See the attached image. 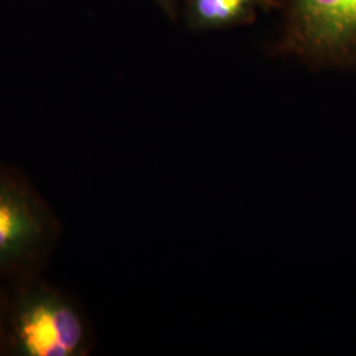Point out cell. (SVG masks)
Returning <instances> with one entry per match:
<instances>
[{
  "label": "cell",
  "instance_id": "1",
  "mask_svg": "<svg viewBox=\"0 0 356 356\" xmlns=\"http://www.w3.org/2000/svg\"><path fill=\"white\" fill-rule=\"evenodd\" d=\"M88 322L64 293L45 282L19 286L7 301L4 351L15 356H85Z\"/></svg>",
  "mask_w": 356,
  "mask_h": 356
},
{
  "label": "cell",
  "instance_id": "2",
  "mask_svg": "<svg viewBox=\"0 0 356 356\" xmlns=\"http://www.w3.org/2000/svg\"><path fill=\"white\" fill-rule=\"evenodd\" d=\"M272 54L313 70L356 73V0H286Z\"/></svg>",
  "mask_w": 356,
  "mask_h": 356
},
{
  "label": "cell",
  "instance_id": "5",
  "mask_svg": "<svg viewBox=\"0 0 356 356\" xmlns=\"http://www.w3.org/2000/svg\"><path fill=\"white\" fill-rule=\"evenodd\" d=\"M6 316H7V301L3 298V294L0 292V353L4 351Z\"/></svg>",
  "mask_w": 356,
  "mask_h": 356
},
{
  "label": "cell",
  "instance_id": "4",
  "mask_svg": "<svg viewBox=\"0 0 356 356\" xmlns=\"http://www.w3.org/2000/svg\"><path fill=\"white\" fill-rule=\"evenodd\" d=\"M273 6V0H185L184 13L189 29L207 32L251 24L259 10Z\"/></svg>",
  "mask_w": 356,
  "mask_h": 356
},
{
  "label": "cell",
  "instance_id": "3",
  "mask_svg": "<svg viewBox=\"0 0 356 356\" xmlns=\"http://www.w3.org/2000/svg\"><path fill=\"white\" fill-rule=\"evenodd\" d=\"M56 235L51 210L20 175L0 169V277L32 267Z\"/></svg>",
  "mask_w": 356,
  "mask_h": 356
},
{
  "label": "cell",
  "instance_id": "6",
  "mask_svg": "<svg viewBox=\"0 0 356 356\" xmlns=\"http://www.w3.org/2000/svg\"><path fill=\"white\" fill-rule=\"evenodd\" d=\"M160 8L170 20H176L178 13V0H156Z\"/></svg>",
  "mask_w": 356,
  "mask_h": 356
}]
</instances>
